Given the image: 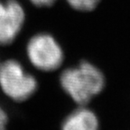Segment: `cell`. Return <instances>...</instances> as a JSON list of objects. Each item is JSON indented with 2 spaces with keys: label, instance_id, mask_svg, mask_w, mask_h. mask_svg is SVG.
<instances>
[{
  "label": "cell",
  "instance_id": "obj_4",
  "mask_svg": "<svg viewBox=\"0 0 130 130\" xmlns=\"http://www.w3.org/2000/svg\"><path fill=\"white\" fill-rule=\"evenodd\" d=\"M24 11L16 0L0 1V44H10L24 22Z\"/></svg>",
  "mask_w": 130,
  "mask_h": 130
},
{
  "label": "cell",
  "instance_id": "obj_5",
  "mask_svg": "<svg viewBox=\"0 0 130 130\" xmlns=\"http://www.w3.org/2000/svg\"><path fill=\"white\" fill-rule=\"evenodd\" d=\"M99 120L91 110L81 108L69 115L61 130H98Z\"/></svg>",
  "mask_w": 130,
  "mask_h": 130
},
{
  "label": "cell",
  "instance_id": "obj_1",
  "mask_svg": "<svg viewBox=\"0 0 130 130\" xmlns=\"http://www.w3.org/2000/svg\"><path fill=\"white\" fill-rule=\"evenodd\" d=\"M105 79L94 65L83 61L77 67L64 71L61 75V85L79 105H85L104 88Z\"/></svg>",
  "mask_w": 130,
  "mask_h": 130
},
{
  "label": "cell",
  "instance_id": "obj_8",
  "mask_svg": "<svg viewBox=\"0 0 130 130\" xmlns=\"http://www.w3.org/2000/svg\"><path fill=\"white\" fill-rule=\"evenodd\" d=\"M6 122H7V117L5 111L0 108V130H6Z\"/></svg>",
  "mask_w": 130,
  "mask_h": 130
},
{
  "label": "cell",
  "instance_id": "obj_6",
  "mask_svg": "<svg viewBox=\"0 0 130 130\" xmlns=\"http://www.w3.org/2000/svg\"><path fill=\"white\" fill-rule=\"evenodd\" d=\"M71 7L79 11H90L98 6L100 0H67Z\"/></svg>",
  "mask_w": 130,
  "mask_h": 130
},
{
  "label": "cell",
  "instance_id": "obj_7",
  "mask_svg": "<svg viewBox=\"0 0 130 130\" xmlns=\"http://www.w3.org/2000/svg\"><path fill=\"white\" fill-rule=\"evenodd\" d=\"M56 0H31V2L37 6H49L53 5Z\"/></svg>",
  "mask_w": 130,
  "mask_h": 130
},
{
  "label": "cell",
  "instance_id": "obj_2",
  "mask_svg": "<svg viewBox=\"0 0 130 130\" xmlns=\"http://www.w3.org/2000/svg\"><path fill=\"white\" fill-rule=\"evenodd\" d=\"M0 86L3 91L16 101H24L35 93L37 82L14 60L0 64Z\"/></svg>",
  "mask_w": 130,
  "mask_h": 130
},
{
  "label": "cell",
  "instance_id": "obj_3",
  "mask_svg": "<svg viewBox=\"0 0 130 130\" xmlns=\"http://www.w3.org/2000/svg\"><path fill=\"white\" fill-rule=\"evenodd\" d=\"M27 54L35 68L44 71L58 69L63 61L61 46L52 35L47 34H39L29 41Z\"/></svg>",
  "mask_w": 130,
  "mask_h": 130
}]
</instances>
